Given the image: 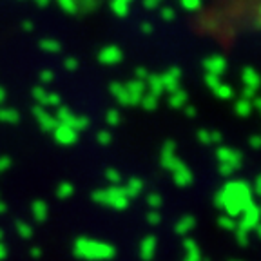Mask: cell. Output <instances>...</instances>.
I'll list each match as a JSON object with an SVG mask.
<instances>
[{
	"label": "cell",
	"mask_w": 261,
	"mask_h": 261,
	"mask_svg": "<svg viewBox=\"0 0 261 261\" xmlns=\"http://www.w3.org/2000/svg\"><path fill=\"white\" fill-rule=\"evenodd\" d=\"M221 207H225L228 211V214H238L245 208L250 207L249 203V189H245L241 184H236L232 187H227L221 194Z\"/></svg>",
	"instance_id": "2"
},
{
	"label": "cell",
	"mask_w": 261,
	"mask_h": 261,
	"mask_svg": "<svg viewBox=\"0 0 261 261\" xmlns=\"http://www.w3.org/2000/svg\"><path fill=\"white\" fill-rule=\"evenodd\" d=\"M185 259L184 261H201V254H200V249L196 247L194 241H187L185 243Z\"/></svg>",
	"instance_id": "5"
},
{
	"label": "cell",
	"mask_w": 261,
	"mask_h": 261,
	"mask_svg": "<svg viewBox=\"0 0 261 261\" xmlns=\"http://www.w3.org/2000/svg\"><path fill=\"white\" fill-rule=\"evenodd\" d=\"M238 2H247V0H238ZM249 8H250V20L254 25L261 28V0H249Z\"/></svg>",
	"instance_id": "3"
},
{
	"label": "cell",
	"mask_w": 261,
	"mask_h": 261,
	"mask_svg": "<svg viewBox=\"0 0 261 261\" xmlns=\"http://www.w3.org/2000/svg\"><path fill=\"white\" fill-rule=\"evenodd\" d=\"M74 254L86 261H107L114 256V249L111 245L94 240H78L74 245Z\"/></svg>",
	"instance_id": "1"
},
{
	"label": "cell",
	"mask_w": 261,
	"mask_h": 261,
	"mask_svg": "<svg viewBox=\"0 0 261 261\" xmlns=\"http://www.w3.org/2000/svg\"><path fill=\"white\" fill-rule=\"evenodd\" d=\"M154 247H156V240L152 236L145 238L142 243V249H140V254H142V259L149 261L152 259V256H154Z\"/></svg>",
	"instance_id": "4"
},
{
	"label": "cell",
	"mask_w": 261,
	"mask_h": 261,
	"mask_svg": "<svg viewBox=\"0 0 261 261\" xmlns=\"http://www.w3.org/2000/svg\"><path fill=\"white\" fill-rule=\"evenodd\" d=\"M4 257H6V249L2 247V245H0V261L4 259Z\"/></svg>",
	"instance_id": "6"
}]
</instances>
